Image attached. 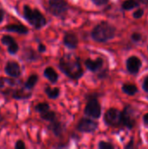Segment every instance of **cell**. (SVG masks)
Here are the masks:
<instances>
[{
	"label": "cell",
	"mask_w": 148,
	"mask_h": 149,
	"mask_svg": "<svg viewBox=\"0 0 148 149\" xmlns=\"http://www.w3.org/2000/svg\"><path fill=\"white\" fill-rule=\"evenodd\" d=\"M59 67L61 71L71 79H78L83 75V70L78 58L64 57L60 59Z\"/></svg>",
	"instance_id": "obj_1"
},
{
	"label": "cell",
	"mask_w": 148,
	"mask_h": 149,
	"mask_svg": "<svg viewBox=\"0 0 148 149\" xmlns=\"http://www.w3.org/2000/svg\"><path fill=\"white\" fill-rule=\"evenodd\" d=\"M115 35V28L108 23L103 22L98 24L92 32V37L98 42H106Z\"/></svg>",
	"instance_id": "obj_2"
},
{
	"label": "cell",
	"mask_w": 148,
	"mask_h": 149,
	"mask_svg": "<svg viewBox=\"0 0 148 149\" xmlns=\"http://www.w3.org/2000/svg\"><path fill=\"white\" fill-rule=\"evenodd\" d=\"M24 16L25 19L36 29H40L46 24V19L38 9H31L28 5L24 6Z\"/></svg>",
	"instance_id": "obj_3"
},
{
	"label": "cell",
	"mask_w": 148,
	"mask_h": 149,
	"mask_svg": "<svg viewBox=\"0 0 148 149\" xmlns=\"http://www.w3.org/2000/svg\"><path fill=\"white\" fill-rule=\"evenodd\" d=\"M49 10L53 15L61 17L66 13L68 4L65 0H49Z\"/></svg>",
	"instance_id": "obj_4"
},
{
	"label": "cell",
	"mask_w": 148,
	"mask_h": 149,
	"mask_svg": "<svg viewBox=\"0 0 148 149\" xmlns=\"http://www.w3.org/2000/svg\"><path fill=\"white\" fill-rule=\"evenodd\" d=\"M85 113L90 117L94 118V119H98L100 117L101 108H100V105L97 100L92 99L88 101V103L85 108Z\"/></svg>",
	"instance_id": "obj_5"
},
{
	"label": "cell",
	"mask_w": 148,
	"mask_h": 149,
	"mask_svg": "<svg viewBox=\"0 0 148 149\" xmlns=\"http://www.w3.org/2000/svg\"><path fill=\"white\" fill-rule=\"evenodd\" d=\"M105 120L110 126H118L122 122V114L119 110L111 108L106 113Z\"/></svg>",
	"instance_id": "obj_6"
},
{
	"label": "cell",
	"mask_w": 148,
	"mask_h": 149,
	"mask_svg": "<svg viewBox=\"0 0 148 149\" xmlns=\"http://www.w3.org/2000/svg\"><path fill=\"white\" fill-rule=\"evenodd\" d=\"M122 114V122L126 127L128 128H133L134 124H135V120H136V112L131 107H126Z\"/></svg>",
	"instance_id": "obj_7"
},
{
	"label": "cell",
	"mask_w": 148,
	"mask_h": 149,
	"mask_svg": "<svg viewBox=\"0 0 148 149\" xmlns=\"http://www.w3.org/2000/svg\"><path fill=\"white\" fill-rule=\"evenodd\" d=\"M98 124L89 119H82L78 124V130L83 133H91L97 129Z\"/></svg>",
	"instance_id": "obj_8"
},
{
	"label": "cell",
	"mask_w": 148,
	"mask_h": 149,
	"mask_svg": "<svg viewBox=\"0 0 148 149\" xmlns=\"http://www.w3.org/2000/svg\"><path fill=\"white\" fill-rule=\"evenodd\" d=\"M2 43L6 45L8 47V52L10 53V54H15L17 53V50H18V45L16 43V41L13 39L12 37L10 36H8V35H4L3 36L2 39H1Z\"/></svg>",
	"instance_id": "obj_9"
},
{
	"label": "cell",
	"mask_w": 148,
	"mask_h": 149,
	"mask_svg": "<svg viewBox=\"0 0 148 149\" xmlns=\"http://www.w3.org/2000/svg\"><path fill=\"white\" fill-rule=\"evenodd\" d=\"M140 66H141V61L140 60L139 58L133 56L127 59L126 67L130 73H137L139 72Z\"/></svg>",
	"instance_id": "obj_10"
},
{
	"label": "cell",
	"mask_w": 148,
	"mask_h": 149,
	"mask_svg": "<svg viewBox=\"0 0 148 149\" xmlns=\"http://www.w3.org/2000/svg\"><path fill=\"white\" fill-rule=\"evenodd\" d=\"M5 72L10 77L17 78L21 74L20 66L17 62H8L5 65Z\"/></svg>",
	"instance_id": "obj_11"
},
{
	"label": "cell",
	"mask_w": 148,
	"mask_h": 149,
	"mask_svg": "<svg viewBox=\"0 0 148 149\" xmlns=\"http://www.w3.org/2000/svg\"><path fill=\"white\" fill-rule=\"evenodd\" d=\"M78 38L73 33H67L64 37V45L70 49H75L78 46Z\"/></svg>",
	"instance_id": "obj_12"
},
{
	"label": "cell",
	"mask_w": 148,
	"mask_h": 149,
	"mask_svg": "<svg viewBox=\"0 0 148 149\" xmlns=\"http://www.w3.org/2000/svg\"><path fill=\"white\" fill-rule=\"evenodd\" d=\"M103 65V60L101 58H98L96 60L86 59L85 60V66L92 72H97L99 69L101 68Z\"/></svg>",
	"instance_id": "obj_13"
},
{
	"label": "cell",
	"mask_w": 148,
	"mask_h": 149,
	"mask_svg": "<svg viewBox=\"0 0 148 149\" xmlns=\"http://www.w3.org/2000/svg\"><path fill=\"white\" fill-rule=\"evenodd\" d=\"M5 29L8 31H12V32H17L21 34H26L28 32V29L22 25V24H10L5 27Z\"/></svg>",
	"instance_id": "obj_14"
},
{
	"label": "cell",
	"mask_w": 148,
	"mask_h": 149,
	"mask_svg": "<svg viewBox=\"0 0 148 149\" xmlns=\"http://www.w3.org/2000/svg\"><path fill=\"white\" fill-rule=\"evenodd\" d=\"M44 76L52 83H55L58 81V73L55 72V70L51 67H47L44 72Z\"/></svg>",
	"instance_id": "obj_15"
},
{
	"label": "cell",
	"mask_w": 148,
	"mask_h": 149,
	"mask_svg": "<svg viewBox=\"0 0 148 149\" xmlns=\"http://www.w3.org/2000/svg\"><path fill=\"white\" fill-rule=\"evenodd\" d=\"M122 90L124 93H126V94H129V95H133L138 91L137 87L134 85H131V84H125L122 87Z\"/></svg>",
	"instance_id": "obj_16"
},
{
	"label": "cell",
	"mask_w": 148,
	"mask_h": 149,
	"mask_svg": "<svg viewBox=\"0 0 148 149\" xmlns=\"http://www.w3.org/2000/svg\"><path fill=\"white\" fill-rule=\"evenodd\" d=\"M41 118L44 120H47V121H51L52 122L53 120H56V114L54 112H51V111H45L44 113H41Z\"/></svg>",
	"instance_id": "obj_17"
},
{
	"label": "cell",
	"mask_w": 148,
	"mask_h": 149,
	"mask_svg": "<svg viewBox=\"0 0 148 149\" xmlns=\"http://www.w3.org/2000/svg\"><path fill=\"white\" fill-rule=\"evenodd\" d=\"M38 77L37 75H35V74L31 75V76L28 78V79H27V81H26V83H25V87L28 88V89L33 88L34 86L36 85V83L38 82Z\"/></svg>",
	"instance_id": "obj_18"
},
{
	"label": "cell",
	"mask_w": 148,
	"mask_h": 149,
	"mask_svg": "<svg viewBox=\"0 0 148 149\" xmlns=\"http://www.w3.org/2000/svg\"><path fill=\"white\" fill-rule=\"evenodd\" d=\"M45 93L50 99H56L59 95V89L58 88H51L50 86H48L45 89Z\"/></svg>",
	"instance_id": "obj_19"
},
{
	"label": "cell",
	"mask_w": 148,
	"mask_h": 149,
	"mask_svg": "<svg viewBox=\"0 0 148 149\" xmlns=\"http://www.w3.org/2000/svg\"><path fill=\"white\" fill-rule=\"evenodd\" d=\"M137 6H138V3L135 0H126L122 4V8L124 10H131Z\"/></svg>",
	"instance_id": "obj_20"
},
{
	"label": "cell",
	"mask_w": 148,
	"mask_h": 149,
	"mask_svg": "<svg viewBox=\"0 0 148 149\" xmlns=\"http://www.w3.org/2000/svg\"><path fill=\"white\" fill-rule=\"evenodd\" d=\"M31 93H26L24 91H16L13 94V98L17 99V100H22V99H27L31 97Z\"/></svg>",
	"instance_id": "obj_21"
},
{
	"label": "cell",
	"mask_w": 148,
	"mask_h": 149,
	"mask_svg": "<svg viewBox=\"0 0 148 149\" xmlns=\"http://www.w3.org/2000/svg\"><path fill=\"white\" fill-rule=\"evenodd\" d=\"M51 128L53 130L54 134L56 135H59L61 133H62V127H61V125L58 123V122H56L55 120L52 121V125L51 126Z\"/></svg>",
	"instance_id": "obj_22"
},
{
	"label": "cell",
	"mask_w": 148,
	"mask_h": 149,
	"mask_svg": "<svg viewBox=\"0 0 148 149\" xmlns=\"http://www.w3.org/2000/svg\"><path fill=\"white\" fill-rule=\"evenodd\" d=\"M49 108H50V107H49V105L47 103H39L35 107V110L39 112L40 113L49 110Z\"/></svg>",
	"instance_id": "obj_23"
},
{
	"label": "cell",
	"mask_w": 148,
	"mask_h": 149,
	"mask_svg": "<svg viewBox=\"0 0 148 149\" xmlns=\"http://www.w3.org/2000/svg\"><path fill=\"white\" fill-rule=\"evenodd\" d=\"M99 148L100 149H113V146L112 144H110L109 142H105V141H101L99 144Z\"/></svg>",
	"instance_id": "obj_24"
},
{
	"label": "cell",
	"mask_w": 148,
	"mask_h": 149,
	"mask_svg": "<svg viewBox=\"0 0 148 149\" xmlns=\"http://www.w3.org/2000/svg\"><path fill=\"white\" fill-rule=\"evenodd\" d=\"M143 13H144L143 10H142V9H139V10H137L133 13V17H134L135 18H140V17H142Z\"/></svg>",
	"instance_id": "obj_25"
},
{
	"label": "cell",
	"mask_w": 148,
	"mask_h": 149,
	"mask_svg": "<svg viewBox=\"0 0 148 149\" xmlns=\"http://www.w3.org/2000/svg\"><path fill=\"white\" fill-rule=\"evenodd\" d=\"M15 148L17 149H24L25 148V145L24 143V141H17V142L15 145Z\"/></svg>",
	"instance_id": "obj_26"
},
{
	"label": "cell",
	"mask_w": 148,
	"mask_h": 149,
	"mask_svg": "<svg viewBox=\"0 0 148 149\" xmlns=\"http://www.w3.org/2000/svg\"><path fill=\"white\" fill-rule=\"evenodd\" d=\"M92 2L96 5H103V4H106L108 2V0H92Z\"/></svg>",
	"instance_id": "obj_27"
},
{
	"label": "cell",
	"mask_w": 148,
	"mask_h": 149,
	"mask_svg": "<svg viewBox=\"0 0 148 149\" xmlns=\"http://www.w3.org/2000/svg\"><path fill=\"white\" fill-rule=\"evenodd\" d=\"M132 38H133V39L134 41H139V40H140V38H141V35L139 34V33H134V34L132 36Z\"/></svg>",
	"instance_id": "obj_28"
},
{
	"label": "cell",
	"mask_w": 148,
	"mask_h": 149,
	"mask_svg": "<svg viewBox=\"0 0 148 149\" xmlns=\"http://www.w3.org/2000/svg\"><path fill=\"white\" fill-rule=\"evenodd\" d=\"M45 50H46V47H45V45H44L40 44V45H38V51H39L40 52H45Z\"/></svg>",
	"instance_id": "obj_29"
},
{
	"label": "cell",
	"mask_w": 148,
	"mask_h": 149,
	"mask_svg": "<svg viewBox=\"0 0 148 149\" xmlns=\"http://www.w3.org/2000/svg\"><path fill=\"white\" fill-rule=\"evenodd\" d=\"M143 88L148 92V77L146 78V79H145V81H144V83H143Z\"/></svg>",
	"instance_id": "obj_30"
},
{
	"label": "cell",
	"mask_w": 148,
	"mask_h": 149,
	"mask_svg": "<svg viewBox=\"0 0 148 149\" xmlns=\"http://www.w3.org/2000/svg\"><path fill=\"white\" fill-rule=\"evenodd\" d=\"M3 11L0 9V23L3 21Z\"/></svg>",
	"instance_id": "obj_31"
},
{
	"label": "cell",
	"mask_w": 148,
	"mask_h": 149,
	"mask_svg": "<svg viewBox=\"0 0 148 149\" xmlns=\"http://www.w3.org/2000/svg\"><path fill=\"white\" fill-rule=\"evenodd\" d=\"M144 121H145L146 124H147L148 125V113H147V114L144 116Z\"/></svg>",
	"instance_id": "obj_32"
},
{
	"label": "cell",
	"mask_w": 148,
	"mask_h": 149,
	"mask_svg": "<svg viewBox=\"0 0 148 149\" xmlns=\"http://www.w3.org/2000/svg\"><path fill=\"white\" fill-rule=\"evenodd\" d=\"M142 3H145V4H147L148 3V0H140Z\"/></svg>",
	"instance_id": "obj_33"
},
{
	"label": "cell",
	"mask_w": 148,
	"mask_h": 149,
	"mask_svg": "<svg viewBox=\"0 0 148 149\" xmlns=\"http://www.w3.org/2000/svg\"><path fill=\"white\" fill-rule=\"evenodd\" d=\"M2 120H3V117H2V115L0 114V123L2 122Z\"/></svg>",
	"instance_id": "obj_34"
}]
</instances>
